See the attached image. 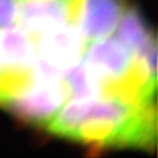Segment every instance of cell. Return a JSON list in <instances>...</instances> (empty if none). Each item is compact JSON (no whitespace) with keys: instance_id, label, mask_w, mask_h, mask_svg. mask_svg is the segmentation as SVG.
<instances>
[{"instance_id":"cell-1","label":"cell","mask_w":158,"mask_h":158,"mask_svg":"<svg viewBox=\"0 0 158 158\" xmlns=\"http://www.w3.org/2000/svg\"><path fill=\"white\" fill-rule=\"evenodd\" d=\"M106 38L85 25L83 0H17L0 33V107L47 130L81 106L136 104L95 64V47Z\"/></svg>"}]
</instances>
